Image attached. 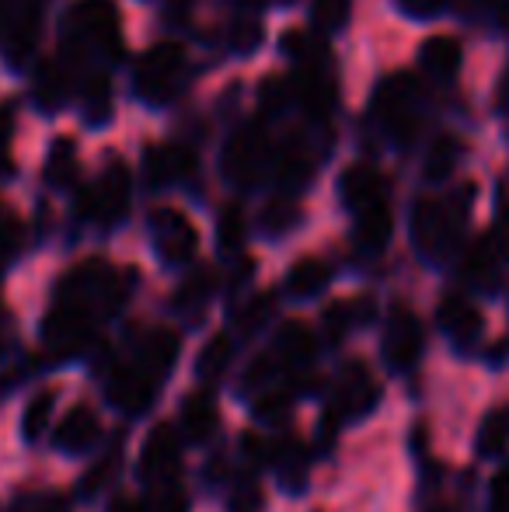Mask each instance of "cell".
I'll return each instance as SVG.
<instances>
[{
  "mask_svg": "<svg viewBox=\"0 0 509 512\" xmlns=\"http://www.w3.org/2000/svg\"><path fill=\"white\" fill-rule=\"evenodd\" d=\"M63 63L70 74L88 63H116L123 53V32H119L116 0H74L60 25Z\"/></svg>",
  "mask_w": 509,
  "mask_h": 512,
  "instance_id": "cell-1",
  "label": "cell"
},
{
  "mask_svg": "<svg viewBox=\"0 0 509 512\" xmlns=\"http://www.w3.org/2000/svg\"><path fill=\"white\" fill-rule=\"evenodd\" d=\"M129 283H133V272H116L102 258H91L81 262L77 269H70L67 276L56 286V304H70L88 310L91 317H109L126 304Z\"/></svg>",
  "mask_w": 509,
  "mask_h": 512,
  "instance_id": "cell-2",
  "label": "cell"
},
{
  "mask_svg": "<svg viewBox=\"0 0 509 512\" xmlns=\"http://www.w3.org/2000/svg\"><path fill=\"white\" fill-rule=\"evenodd\" d=\"M475 196V185H464L461 203L454 199H422L412 213V241L426 262H447L457 251L464 230V216H468V203Z\"/></svg>",
  "mask_w": 509,
  "mask_h": 512,
  "instance_id": "cell-3",
  "label": "cell"
},
{
  "mask_svg": "<svg viewBox=\"0 0 509 512\" xmlns=\"http://www.w3.org/2000/svg\"><path fill=\"white\" fill-rule=\"evenodd\" d=\"M129 196H133V178L123 164H109L88 189L77 199V213L88 223L102 230H112L126 220L129 213Z\"/></svg>",
  "mask_w": 509,
  "mask_h": 512,
  "instance_id": "cell-4",
  "label": "cell"
},
{
  "mask_svg": "<svg viewBox=\"0 0 509 512\" xmlns=\"http://www.w3.org/2000/svg\"><path fill=\"white\" fill-rule=\"evenodd\" d=\"M182 70H185V49L178 42H157L136 63V74H133L136 95L150 105L168 102L178 91V84H182Z\"/></svg>",
  "mask_w": 509,
  "mask_h": 512,
  "instance_id": "cell-5",
  "label": "cell"
},
{
  "mask_svg": "<svg viewBox=\"0 0 509 512\" xmlns=\"http://www.w3.org/2000/svg\"><path fill=\"white\" fill-rule=\"evenodd\" d=\"M46 0H0V56L11 67H25L42 32Z\"/></svg>",
  "mask_w": 509,
  "mask_h": 512,
  "instance_id": "cell-6",
  "label": "cell"
},
{
  "mask_svg": "<svg viewBox=\"0 0 509 512\" xmlns=\"http://www.w3.org/2000/svg\"><path fill=\"white\" fill-rule=\"evenodd\" d=\"M415 105H419V84L408 74H391L381 81L374 95V119L381 122L394 140H408L415 133Z\"/></svg>",
  "mask_w": 509,
  "mask_h": 512,
  "instance_id": "cell-7",
  "label": "cell"
},
{
  "mask_svg": "<svg viewBox=\"0 0 509 512\" xmlns=\"http://www.w3.org/2000/svg\"><path fill=\"white\" fill-rule=\"evenodd\" d=\"M265 164H269V136H265V126L262 122H248L241 126L238 133L227 140L224 147V175L227 182L241 185H255L262 178Z\"/></svg>",
  "mask_w": 509,
  "mask_h": 512,
  "instance_id": "cell-8",
  "label": "cell"
},
{
  "mask_svg": "<svg viewBox=\"0 0 509 512\" xmlns=\"http://www.w3.org/2000/svg\"><path fill=\"white\" fill-rule=\"evenodd\" d=\"M377 405H381V384L370 377V370L363 363H349L342 370L339 384H335V401L328 408V418H335L339 425H349L367 418Z\"/></svg>",
  "mask_w": 509,
  "mask_h": 512,
  "instance_id": "cell-9",
  "label": "cell"
},
{
  "mask_svg": "<svg viewBox=\"0 0 509 512\" xmlns=\"http://www.w3.org/2000/svg\"><path fill=\"white\" fill-rule=\"evenodd\" d=\"M150 237H154V248L161 255V262L168 265H185L199 251V234L192 227V220L168 206L150 213Z\"/></svg>",
  "mask_w": 509,
  "mask_h": 512,
  "instance_id": "cell-10",
  "label": "cell"
},
{
  "mask_svg": "<svg viewBox=\"0 0 509 512\" xmlns=\"http://www.w3.org/2000/svg\"><path fill=\"white\" fill-rule=\"evenodd\" d=\"M422 349H426V331H422V321L412 314V310H394L391 321L384 328V345L381 356L391 373H408L415 363H419Z\"/></svg>",
  "mask_w": 509,
  "mask_h": 512,
  "instance_id": "cell-11",
  "label": "cell"
},
{
  "mask_svg": "<svg viewBox=\"0 0 509 512\" xmlns=\"http://www.w3.org/2000/svg\"><path fill=\"white\" fill-rule=\"evenodd\" d=\"M91 331H95V317L81 307L70 304H56L49 307L46 321H42V338L53 352L60 356H77L84 345L91 342Z\"/></svg>",
  "mask_w": 509,
  "mask_h": 512,
  "instance_id": "cell-12",
  "label": "cell"
},
{
  "mask_svg": "<svg viewBox=\"0 0 509 512\" xmlns=\"http://www.w3.org/2000/svg\"><path fill=\"white\" fill-rule=\"evenodd\" d=\"M178 464H182V439H178L175 425H157L147 436L140 453V478L147 485H171Z\"/></svg>",
  "mask_w": 509,
  "mask_h": 512,
  "instance_id": "cell-13",
  "label": "cell"
},
{
  "mask_svg": "<svg viewBox=\"0 0 509 512\" xmlns=\"http://www.w3.org/2000/svg\"><path fill=\"white\" fill-rule=\"evenodd\" d=\"M157 387H161V384H157L150 373H143L136 363L116 366V370L109 373V380H105V394H109V401L129 418L143 415V411L154 405Z\"/></svg>",
  "mask_w": 509,
  "mask_h": 512,
  "instance_id": "cell-14",
  "label": "cell"
},
{
  "mask_svg": "<svg viewBox=\"0 0 509 512\" xmlns=\"http://www.w3.org/2000/svg\"><path fill=\"white\" fill-rule=\"evenodd\" d=\"M192 171H196V154L185 143H157L147 150V161H143L150 189H168L175 182H185Z\"/></svg>",
  "mask_w": 509,
  "mask_h": 512,
  "instance_id": "cell-15",
  "label": "cell"
},
{
  "mask_svg": "<svg viewBox=\"0 0 509 512\" xmlns=\"http://www.w3.org/2000/svg\"><path fill=\"white\" fill-rule=\"evenodd\" d=\"M98 439H102V422H98L95 411L84 405L70 408L67 418H63L53 432L56 450H63V453H88L98 446Z\"/></svg>",
  "mask_w": 509,
  "mask_h": 512,
  "instance_id": "cell-16",
  "label": "cell"
},
{
  "mask_svg": "<svg viewBox=\"0 0 509 512\" xmlns=\"http://www.w3.org/2000/svg\"><path fill=\"white\" fill-rule=\"evenodd\" d=\"M436 324H440V331L450 338L454 345H475L478 338H482V331H485V321H482V314H478L475 307L468 304V300H461V297H447L440 304V310H436Z\"/></svg>",
  "mask_w": 509,
  "mask_h": 512,
  "instance_id": "cell-17",
  "label": "cell"
},
{
  "mask_svg": "<svg viewBox=\"0 0 509 512\" xmlns=\"http://www.w3.org/2000/svg\"><path fill=\"white\" fill-rule=\"evenodd\" d=\"M384 175L377 168H370V164H353V168L342 171L339 178V196L342 203H346L349 209H367V206H377L384 203Z\"/></svg>",
  "mask_w": 509,
  "mask_h": 512,
  "instance_id": "cell-18",
  "label": "cell"
},
{
  "mask_svg": "<svg viewBox=\"0 0 509 512\" xmlns=\"http://www.w3.org/2000/svg\"><path fill=\"white\" fill-rule=\"evenodd\" d=\"M269 467L279 474L283 488L304 492L307 474H311V453L304 450L300 439H276V443L269 446Z\"/></svg>",
  "mask_w": 509,
  "mask_h": 512,
  "instance_id": "cell-19",
  "label": "cell"
},
{
  "mask_svg": "<svg viewBox=\"0 0 509 512\" xmlns=\"http://www.w3.org/2000/svg\"><path fill=\"white\" fill-rule=\"evenodd\" d=\"M217 401L210 391H196L185 398L182 415H178V436L185 443H206L217 432Z\"/></svg>",
  "mask_w": 509,
  "mask_h": 512,
  "instance_id": "cell-20",
  "label": "cell"
},
{
  "mask_svg": "<svg viewBox=\"0 0 509 512\" xmlns=\"http://www.w3.org/2000/svg\"><path fill=\"white\" fill-rule=\"evenodd\" d=\"M499 269H503V244L499 237H482L471 244L468 258H464V279L475 290H496Z\"/></svg>",
  "mask_w": 509,
  "mask_h": 512,
  "instance_id": "cell-21",
  "label": "cell"
},
{
  "mask_svg": "<svg viewBox=\"0 0 509 512\" xmlns=\"http://www.w3.org/2000/svg\"><path fill=\"white\" fill-rule=\"evenodd\" d=\"M70 91H74V74L63 60H49L35 70V81H32V98L39 108L46 112H56V108L67 105Z\"/></svg>",
  "mask_w": 509,
  "mask_h": 512,
  "instance_id": "cell-22",
  "label": "cell"
},
{
  "mask_svg": "<svg viewBox=\"0 0 509 512\" xmlns=\"http://www.w3.org/2000/svg\"><path fill=\"white\" fill-rule=\"evenodd\" d=\"M276 363H283L290 373H300V370H307L311 366V359H314V352H318V342H314V335H311V328L307 324H300V321H290V324H283L279 328V335H276Z\"/></svg>",
  "mask_w": 509,
  "mask_h": 512,
  "instance_id": "cell-23",
  "label": "cell"
},
{
  "mask_svg": "<svg viewBox=\"0 0 509 512\" xmlns=\"http://www.w3.org/2000/svg\"><path fill=\"white\" fill-rule=\"evenodd\" d=\"M178 356H182V342H178V335L175 331L161 328V331H150L147 342L140 345V359H136V366L161 384V380L171 373V366L178 363Z\"/></svg>",
  "mask_w": 509,
  "mask_h": 512,
  "instance_id": "cell-24",
  "label": "cell"
},
{
  "mask_svg": "<svg viewBox=\"0 0 509 512\" xmlns=\"http://www.w3.org/2000/svg\"><path fill=\"white\" fill-rule=\"evenodd\" d=\"M394 234V220H391V209H387L384 203L377 206H367L356 213V248L363 251V255H381V251L387 248V241H391Z\"/></svg>",
  "mask_w": 509,
  "mask_h": 512,
  "instance_id": "cell-25",
  "label": "cell"
},
{
  "mask_svg": "<svg viewBox=\"0 0 509 512\" xmlns=\"http://www.w3.org/2000/svg\"><path fill=\"white\" fill-rule=\"evenodd\" d=\"M461 42L450 39V35H433V39L422 42L419 49V63L433 81H450V77L461 70Z\"/></svg>",
  "mask_w": 509,
  "mask_h": 512,
  "instance_id": "cell-26",
  "label": "cell"
},
{
  "mask_svg": "<svg viewBox=\"0 0 509 512\" xmlns=\"http://www.w3.org/2000/svg\"><path fill=\"white\" fill-rule=\"evenodd\" d=\"M374 300L360 297V300H342V304H332L325 314V338L328 342H342L346 335H353L356 328H363L367 321H374Z\"/></svg>",
  "mask_w": 509,
  "mask_h": 512,
  "instance_id": "cell-27",
  "label": "cell"
},
{
  "mask_svg": "<svg viewBox=\"0 0 509 512\" xmlns=\"http://www.w3.org/2000/svg\"><path fill=\"white\" fill-rule=\"evenodd\" d=\"M328 283H332V265H328L325 258H300V262L286 272V293H290L293 300L318 297Z\"/></svg>",
  "mask_w": 509,
  "mask_h": 512,
  "instance_id": "cell-28",
  "label": "cell"
},
{
  "mask_svg": "<svg viewBox=\"0 0 509 512\" xmlns=\"http://www.w3.org/2000/svg\"><path fill=\"white\" fill-rule=\"evenodd\" d=\"M293 98L307 108L311 115H328L335 105V81L328 74H318V70H304L297 74V81H290Z\"/></svg>",
  "mask_w": 509,
  "mask_h": 512,
  "instance_id": "cell-29",
  "label": "cell"
},
{
  "mask_svg": "<svg viewBox=\"0 0 509 512\" xmlns=\"http://www.w3.org/2000/svg\"><path fill=\"white\" fill-rule=\"evenodd\" d=\"M311 175H314V154L307 147H300V143H290L276 161V182L286 192H300L311 182Z\"/></svg>",
  "mask_w": 509,
  "mask_h": 512,
  "instance_id": "cell-30",
  "label": "cell"
},
{
  "mask_svg": "<svg viewBox=\"0 0 509 512\" xmlns=\"http://www.w3.org/2000/svg\"><path fill=\"white\" fill-rule=\"evenodd\" d=\"M509 446V405H496L489 415L482 418L475 436V453L478 457H499Z\"/></svg>",
  "mask_w": 509,
  "mask_h": 512,
  "instance_id": "cell-31",
  "label": "cell"
},
{
  "mask_svg": "<svg viewBox=\"0 0 509 512\" xmlns=\"http://www.w3.org/2000/svg\"><path fill=\"white\" fill-rule=\"evenodd\" d=\"M81 108L91 126H102L112 115V84L105 74H84L81 77Z\"/></svg>",
  "mask_w": 509,
  "mask_h": 512,
  "instance_id": "cell-32",
  "label": "cell"
},
{
  "mask_svg": "<svg viewBox=\"0 0 509 512\" xmlns=\"http://www.w3.org/2000/svg\"><path fill=\"white\" fill-rule=\"evenodd\" d=\"M77 178V147L74 140H56L46 157V182L53 189H67Z\"/></svg>",
  "mask_w": 509,
  "mask_h": 512,
  "instance_id": "cell-33",
  "label": "cell"
},
{
  "mask_svg": "<svg viewBox=\"0 0 509 512\" xmlns=\"http://www.w3.org/2000/svg\"><path fill=\"white\" fill-rule=\"evenodd\" d=\"M53 408H56L53 391L35 394V398L25 405V415H21V436H25L28 443H39V439L46 436V429L53 425Z\"/></svg>",
  "mask_w": 509,
  "mask_h": 512,
  "instance_id": "cell-34",
  "label": "cell"
},
{
  "mask_svg": "<svg viewBox=\"0 0 509 512\" xmlns=\"http://www.w3.org/2000/svg\"><path fill=\"white\" fill-rule=\"evenodd\" d=\"M213 286H217V276L206 269L196 272V276H189L175 293V310H182V314H199V310L210 304Z\"/></svg>",
  "mask_w": 509,
  "mask_h": 512,
  "instance_id": "cell-35",
  "label": "cell"
},
{
  "mask_svg": "<svg viewBox=\"0 0 509 512\" xmlns=\"http://www.w3.org/2000/svg\"><path fill=\"white\" fill-rule=\"evenodd\" d=\"M231 359H234L231 335H217V338H210V342H206L203 352H199L196 373L203 380H220L227 373V366H231Z\"/></svg>",
  "mask_w": 509,
  "mask_h": 512,
  "instance_id": "cell-36",
  "label": "cell"
},
{
  "mask_svg": "<svg viewBox=\"0 0 509 512\" xmlns=\"http://www.w3.org/2000/svg\"><path fill=\"white\" fill-rule=\"evenodd\" d=\"M258 223H262V230L269 237H279V234H286V230H293L300 223V206L293 203L290 196H279V199H272V203L262 209Z\"/></svg>",
  "mask_w": 509,
  "mask_h": 512,
  "instance_id": "cell-37",
  "label": "cell"
},
{
  "mask_svg": "<svg viewBox=\"0 0 509 512\" xmlns=\"http://www.w3.org/2000/svg\"><path fill=\"white\" fill-rule=\"evenodd\" d=\"M464 154L461 140H454V136H440V140L429 147V157H426V178H433V182H440V178H447L450 171H454L457 157Z\"/></svg>",
  "mask_w": 509,
  "mask_h": 512,
  "instance_id": "cell-38",
  "label": "cell"
},
{
  "mask_svg": "<svg viewBox=\"0 0 509 512\" xmlns=\"http://www.w3.org/2000/svg\"><path fill=\"white\" fill-rule=\"evenodd\" d=\"M349 11H353V0H314L311 4V18L318 32H339L346 28Z\"/></svg>",
  "mask_w": 509,
  "mask_h": 512,
  "instance_id": "cell-39",
  "label": "cell"
},
{
  "mask_svg": "<svg viewBox=\"0 0 509 512\" xmlns=\"http://www.w3.org/2000/svg\"><path fill=\"white\" fill-rule=\"evenodd\" d=\"M272 377H276V359H272V356L255 359V363L245 370V377H241V394H248V398H255V394L269 391Z\"/></svg>",
  "mask_w": 509,
  "mask_h": 512,
  "instance_id": "cell-40",
  "label": "cell"
},
{
  "mask_svg": "<svg viewBox=\"0 0 509 512\" xmlns=\"http://www.w3.org/2000/svg\"><path fill=\"white\" fill-rule=\"evenodd\" d=\"M269 310H272V297H255L252 304L234 314V328H238L241 335H255L265 324V317H269Z\"/></svg>",
  "mask_w": 509,
  "mask_h": 512,
  "instance_id": "cell-41",
  "label": "cell"
},
{
  "mask_svg": "<svg viewBox=\"0 0 509 512\" xmlns=\"http://www.w3.org/2000/svg\"><path fill=\"white\" fill-rule=\"evenodd\" d=\"M231 512H262V488L252 478H241L231 492Z\"/></svg>",
  "mask_w": 509,
  "mask_h": 512,
  "instance_id": "cell-42",
  "label": "cell"
},
{
  "mask_svg": "<svg viewBox=\"0 0 509 512\" xmlns=\"http://www.w3.org/2000/svg\"><path fill=\"white\" fill-rule=\"evenodd\" d=\"M241 241H245V220H241V213L231 206V209H224V216H220V248L234 251Z\"/></svg>",
  "mask_w": 509,
  "mask_h": 512,
  "instance_id": "cell-43",
  "label": "cell"
},
{
  "mask_svg": "<svg viewBox=\"0 0 509 512\" xmlns=\"http://www.w3.org/2000/svg\"><path fill=\"white\" fill-rule=\"evenodd\" d=\"M21 241H25V234H21V223H14V220L0 223V272L14 262V255L21 251Z\"/></svg>",
  "mask_w": 509,
  "mask_h": 512,
  "instance_id": "cell-44",
  "label": "cell"
},
{
  "mask_svg": "<svg viewBox=\"0 0 509 512\" xmlns=\"http://www.w3.org/2000/svg\"><path fill=\"white\" fill-rule=\"evenodd\" d=\"M231 42H234V49L238 53H255L258 49V42H262V25L252 18H245V21H234V32H231Z\"/></svg>",
  "mask_w": 509,
  "mask_h": 512,
  "instance_id": "cell-45",
  "label": "cell"
},
{
  "mask_svg": "<svg viewBox=\"0 0 509 512\" xmlns=\"http://www.w3.org/2000/svg\"><path fill=\"white\" fill-rule=\"evenodd\" d=\"M11 140H14V112L0 108V178L11 171Z\"/></svg>",
  "mask_w": 509,
  "mask_h": 512,
  "instance_id": "cell-46",
  "label": "cell"
},
{
  "mask_svg": "<svg viewBox=\"0 0 509 512\" xmlns=\"http://www.w3.org/2000/svg\"><path fill=\"white\" fill-rule=\"evenodd\" d=\"M11 512H63V502L56 499V495L42 492V495H28V499H21Z\"/></svg>",
  "mask_w": 509,
  "mask_h": 512,
  "instance_id": "cell-47",
  "label": "cell"
},
{
  "mask_svg": "<svg viewBox=\"0 0 509 512\" xmlns=\"http://www.w3.org/2000/svg\"><path fill=\"white\" fill-rule=\"evenodd\" d=\"M489 512H509V467L503 474H496L489 488Z\"/></svg>",
  "mask_w": 509,
  "mask_h": 512,
  "instance_id": "cell-48",
  "label": "cell"
},
{
  "mask_svg": "<svg viewBox=\"0 0 509 512\" xmlns=\"http://www.w3.org/2000/svg\"><path fill=\"white\" fill-rule=\"evenodd\" d=\"M154 512H185V495L175 485H164L161 499L154 502Z\"/></svg>",
  "mask_w": 509,
  "mask_h": 512,
  "instance_id": "cell-49",
  "label": "cell"
},
{
  "mask_svg": "<svg viewBox=\"0 0 509 512\" xmlns=\"http://www.w3.org/2000/svg\"><path fill=\"white\" fill-rule=\"evenodd\" d=\"M401 7H405L408 14H415V18H429V14L440 11L443 0H401Z\"/></svg>",
  "mask_w": 509,
  "mask_h": 512,
  "instance_id": "cell-50",
  "label": "cell"
},
{
  "mask_svg": "<svg viewBox=\"0 0 509 512\" xmlns=\"http://www.w3.org/2000/svg\"><path fill=\"white\" fill-rule=\"evenodd\" d=\"M478 4H482V7H499L503 0H478Z\"/></svg>",
  "mask_w": 509,
  "mask_h": 512,
  "instance_id": "cell-51",
  "label": "cell"
}]
</instances>
